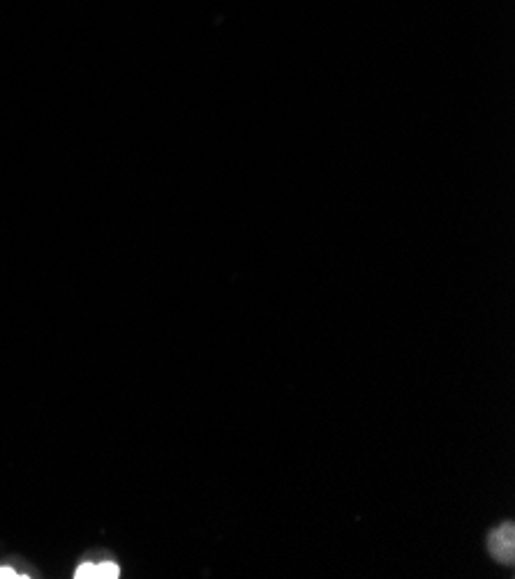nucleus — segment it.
<instances>
[{"mask_svg":"<svg viewBox=\"0 0 515 579\" xmlns=\"http://www.w3.org/2000/svg\"><path fill=\"white\" fill-rule=\"evenodd\" d=\"M0 577H3V579H19V577H28V575H21L19 570H14L10 566H0Z\"/></svg>","mask_w":515,"mask_h":579,"instance_id":"obj_3","label":"nucleus"},{"mask_svg":"<svg viewBox=\"0 0 515 579\" xmlns=\"http://www.w3.org/2000/svg\"><path fill=\"white\" fill-rule=\"evenodd\" d=\"M488 550L492 556H495L497 563L511 566L513 556H515V529H513L511 522L497 526V529L490 533Z\"/></svg>","mask_w":515,"mask_h":579,"instance_id":"obj_1","label":"nucleus"},{"mask_svg":"<svg viewBox=\"0 0 515 579\" xmlns=\"http://www.w3.org/2000/svg\"><path fill=\"white\" fill-rule=\"evenodd\" d=\"M118 575H121V568L116 561L93 563V579H116Z\"/></svg>","mask_w":515,"mask_h":579,"instance_id":"obj_2","label":"nucleus"}]
</instances>
